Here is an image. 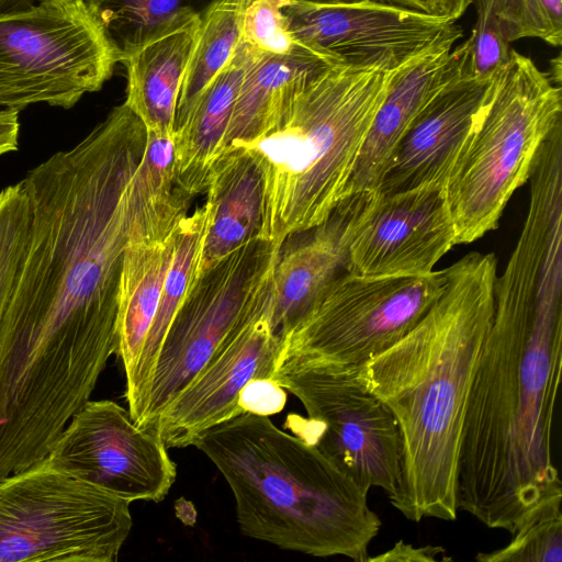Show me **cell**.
I'll use <instances>...</instances> for the list:
<instances>
[{"instance_id": "9c48e42d", "label": "cell", "mask_w": 562, "mask_h": 562, "mask_svg": "<svg viewBox=\"0 0 562 562\" xmlns=\"http://www.w3.org/2000/svg\"><path fill=\"white\" fill-rule=\"evenodd\" d=\"M119 56L83 0L0 13V108H72L112 76Z\"/></svg>"}, {"instance_id": "e0dca14e", "label": "cell", "mask_w": 562, "mask_h": 562, "mask_svg": "<svg viewBox=\"0 0 562 562\" xmlns=\"http://www.w3.org/2000/svg\"><path fill=\"white\" fill-rule=\"evenodd\" d=\"M436 45L393 75L371 123L350 176L345 196L373 192L398 142L420 111L450 82L469 71L467 40Z\"/></svg>"}, {"instance_id": "7c38bea8", "label": "cell", "mask_w": 562, "mask_h": 562, "mask_svg": "<svg viewBox=\"0 0 562 562\" xmlns=\"http://www.w3.org/2000/svg\"><path fill=\"white\" fill-rule=\"evenodd\" d=\"M47 459L128 503L162 501L177 476L159 431L139 427L128 409L110 400H89L71 417Z\"/></svg>"}, {"instance_id": "5b68a950", "label": "cell", "mask_w": 562, "mask_h": 562, "mask_svg": "<svg viewBox=\"0 0 562 562\" xmlns=\"http://www.w3.org/2000/svg\"><path fill=\"white\" fill-rule=\"evenodd\" d=\"M396 70L334 66L294 99L274 128L229 145L246 148L262 167L261 239L282 247L330 216Z\"/></svg>"}, {"instance_id": "2e32d148", "label": "cell", "mask_w": 562, "mask_h": 562, "mask_svg": "<svg viewBox=\"0 0 562 562\" xmlns=\"http://www.w3.org/2000/svg\"><path fill=\"white\" fill-rule=\"evenodd\" d=\"M491 80L463 76L436 94L398 142L374 192L448 187L476 132Z\"/></svg>"}, {"instance_id": "f546056e", "label": "cell", "mask_w": 562, "mask_h": 562, "mask_svg": "<svg viewBox=\"0 0 562 562\" xmlns=\"http://www.w3.org/2000/svg\"><path fill=\"white\" fill-rule=\"evenodd\" d=\"M32 207L22 180L0 192V325L26 248Z\"/></svg>"}, {"instance_id": "d590c367", "label": "cell", "mask_w": 562, "mask_h": 562, "mask_svg": "<svg viewBox=\"0 0 562 562\" xmlns=\"http://www.w3.org/2000/svg\"><path fill=\"white\" fill-rule=\"evenodd\" d=\"M471 3L472 0H437V16L457 22Z\"/></svg>"}, {"instance_id": "83f0119b", "label": "cell", "mask_w": 562, "mask_h": 562, "mask_svg": "<svg viewBox=\"0 0 562 562\" xmlns=\"http://www.w3.org/2000/svg\"><path fill=\"white\" fill-rule=\"evenodd\" d=\"M251 0H218L201 18L195 43L179 91L175 130L199 97L233 57L241 41V21Z\"/></svg>"}, {"instance_id": "74e56055", "label": "cell", "mask_w": 562, "mask_h": 562, "mask_svg": "<svg viewBox=\"0 0 562 562\" xmlns=\"http://www.w3.org/2000/svg\"><path fill=\"white\" fill-rule=\"evenodd\" d=\"M367 0H290L291 3L312 4V5H336L357 3Z\"/></svg>"}, {"instance_id": "3957f363", "label": "cell", "mask_w": 562, "mask_h": 562, "mask_svg": "<svg viewBox=\"0 0 562 562\" xmlns=\"http://www.w3.org/2000/svg\"><path fill=\"white\" fill-rule=\"evenodd\" d=\"M446 273L445 291L418 324L356 369L396 420L402 483L391 504L416 522L458 516L462 428L494 312L497 260L470 252Z\"/></svg>"}, {"instance_id": "8d00e7d4", "label": "cell", "mask_w": 562, "mask_h": 562, "mask_svg": "<svg viewBox=\"0 0 562 562\" xmlns=\"http://www.w3.org/2000/svg\"><path fill=\"white\" fill-rule=\"evenodd\" d=\"M76 0H0V13L24 9L40 3H61Z\"/></svg>"}, {"instance_id": "4fadbf2b", "label": "cell", "mask_w": 562, "mask_h": 562, "mask_svg": "<svg viewBox=\"0 0 562 562\" xmlns=\"http://www.w3.org/2000/svg\"><path fill=\"white\" fill-rule=\"evenodd\" d=\"M293 41L334 65L395 70L462 29L448 19L371 0L336 5L290 3L283 8Z\"/></svg>"}, {"instance_id": "ba28073f", "label": "cell", "mask_w": 562, "mask_h": 562, "mask_svg": "<svg viewBox=\"0 0 562 562\" xmlns=\"http://www.w3.org/2000/svg\"><path fill=\"white\" fill-rule=\"evenodd\" d=\"M446 284V269L422 276L346 272L280 339L271 376L296 369H357L409 333Z\"/></svg>"}, {"instance_id": "6da1fadb", "label": "cell", "mask_w": 562, "mask_h": 562, "mask_svg": "<svg viewBox=\"0 0 562 562\" xmlns=\"http://www.w3.org/2000/svg\"><path fill=\"white\" fill-rule=\"evenodd\" d=\"M146 127L123 102L22 180L29 239L0 325V431L53 442L117 344L128 199Z\"/></svg>"}, {"instance_id": "52a82bcc", "label": "cell", "mask_w": 562, "mask_h": 562, "mask_svg": "<svg viewBox=\"0 0 562 562\" xmlns=\"http://www.w3.org/2000/svg\"><path fill=\"white\" fill-rule=\"evenodd\" d=\"M130 504L45 458L0 480V562H113Z\"/></svg>"}, {"instance_id": "277c9868", "label": "cell", "mask_w": 562, "mask_h": 562, "mask_svg": "<svg viewBox=\"0 0 562 562\" xmlns=\"http://www.w3.org/2000/svg\"><path fill=\"white\" fill-rule=\"evenodd\" d=\"M193 446L227 482L244 536L313 557L368 558L381 528L368 492L311 442L241 413Z\"/></svg>"}, {"instance_id": "cb8c5ba5", "label": "cell", "mask_w": 562, "mask_h": 562, "mask_svg": "<svg viewBox=\"0 0 562 562\" xmlns=\"http://www.w3.org/2000/svg\"><path fill=\"white\" fill-rule=\"evenodd\" d=\"M190 199L176 177L175 135L146 130V145L131 183L127 244L170 237L187 216Z\"/></svg>"}, {"instance_id": "44dd1931", "label": "cell", "mask_w": 562, "mask_h": 562, "mask_svg": "<svg viewBox=\"0 0 562 562\" xmlns=\"http://www.w3.org/2000/svg\"><path fill=\"white\" fill-rule=\"evenodd\" d=\"M212 218L200 271L255 238L265 215V173L254 155L228 146L213 164L207 182Z\"/></svg>"}, {"instance_id": "1f68e13d", "label": "cell", "mask_w": 562, "mask_h": 562, "mask_svg": "<svg viewBox=\"0 0 562 562\" xmlns=\"http://www.w3.org/2000/svg\"><path fill=\"white\" fill-rule=\"evenodd\" d=\"M286 398L285 390L273 379L257 378L240 391L238 407L241 413L270 417L284 408Z\"/></svg>"}, {"instance_id": "9a60e30c", "label": "cell", "mask_w": 562, "mask_h": 562, "mask_svg": "<svg viewBox=\"0 0 562 562\" xmlns=\"http://www.w3.org/2000/svg\"><path fill=\"white\" fill-rule=\"evenodd\" d=\"M457 244L447 187L429 183L391 194L371 192L348 244V271L422 276Z\"/></svg>"}, {"instance_id": "7402d4cb", "label": "cell", "mask_w": 562, "mask_h": 562, "mask_svg": "<svg viewBox=\"0 0 562 562\" xmlns=\"http://www.w3.org/2000/svg\"><path fill=\"white\" fill-rule=\"evenodd\" d=\"M199 24L200 20L158 37L121 61L127 77L124 103L147 131L175 135L178 95Z\"/></svg>"}, {"instance_id": "603a6c76", "label": "cell", "mask_w": 562, "mask_h": 562, "mask_svg": "<svg viewBox=\"0 0 562 562\" xmlns=\"http://www.w3.org/2000/svg\"><path fill=\"white\" fill-rule=\"evenodd\" d=\"M211 218V205L206 202L193 214L187 215L176 229L175 254L164 280L158 308L134 374L125 383L127 409L137 425L145 412L154 367L164 338L199 276Z\"/></svg>"}, {"instance_id": "836d02e7", "label": "cell", "mask_w": 562, "mask_h": 562, "mask_svg": "<svg viewBox=\"0 0 562 562\" xmlns=\"http://www.w3.org/2000/svg\"><path fill=\"white\" fill-rule=\"evenodd\" d=\"M19 110L0 108V155L15 151L19 147Z\"/></svg>"}, {"instance_id": "4316f807", "label": "cell", "mask_w": 562, "mask_h": 562, "mask_svg": "<svg viewBox=\"0 0 562 562\" xmlns=\"http://www.w3.org/2000/svg\"><path fill=\"white\" fill-rule=\"evenodd\" d=\"M218 0H83L120 63L145 44L201 20Z\"/></svg>"}, {"instance_id": "f35d334b", "label": "cell", "mask_w": 562, "mask_h": 562, "mask_svg": "<svg viewBox=\"0 0 562 562\" xmlns=\"http://www.w3.org/2000/svg\"><path fill=\"white\" fill-rule=\"evenodd\" d=\"M550 65H551L550 72H547L550 80L554 85L561 86V77H562L561 55L559 54L555 58L551 59Z\"/></svg>"}, {"instance_id": "8992f818", "label": "cell", "mask_w": 562, "mask_h": 562, "mask_svg": "<svg viewBox=\"0 0 562 562\" xmlns=\"http://www.w3.org/2000/svg\"><path fill=\"white\" fill-rule=\"evenodd\" d=\"M561 114V86L512 49L492 77L476 132L447 187L457 244H470L497 227Z\"/></svg>"}, {"instance_id": "ac0fdd59", "label": "cell", "mask_w": 562, "mask_h": 562, "mask_svg": "<svg viewBox=\"0 0 562 562\" xmlns=\"http://www.w3.org/2000/svg\"><path fill=\"white\" fill-rule=\"evenodd\" d=\"M370 193L345 196L324 223L280 249L273 270V325L280 339L348 272V244Z\"/></svg>"}, {"instance_id": "5bb4252c", "label": "cell", "mask_w": 562, "mask_h": 562, "mask_svg": "<svg viewBox=\"0 0 562 562\" xmlns=\"http://www.w3.org/2000/svg\"><path fill=\"white\" fill-rule=\"evenodd\" d=\"M274 266L246 318L160 415L155 429L167 448L193 446L205 430L241 414L243 387L271 376L280 347L273 325Z\"/></svg>"}, {"instance_id": "7a4b0ae2", "label": "cell", "mask_w": 562, "mask_h": 562, "mask_svg": "<svg viewBox=\"0 0 562 562\" xmlns=\"http://www.w3.org/2000/svg\"><path fill=\"white\" fill-rule=\"evenodd\" d=\"M562 368V254L518 241L501 278L462 428L458 502L512 532L542 499L562 494L552 424Z\"/></svg>"}, {"instance_id": "484cf974", "label": "cell", "mask_w": 562, "mask_h": 562, "mask_svg": "<svg viewBox=\"0 0 562 562\" xmlns=\"http://www.w3.org/2000/svg\"><path fill=\"white\" fill-rule=\"evenodd\" d=\"M476 19L467 38L473 68L490 74L509 58L524 37L562 45V0H472Z\"/></svg>"}, {"instance_id": "4dcf8cb0", "label": "cell", "mask_w": 562, "mask_h": 562, "mask_svg": "<svg viewBox=\"0 0 562 562\" xmlns=\"http://www.w3.org/2000/svg\"><path fill=\"white\" fill-rule=\"evenodd\" d=\"M290 0H251L241 21V40L262 53L285 54L294 46L283 8Z\"/></svg>"}, {"instance_id": "d6986e66", "label": "cell", "mask_w": 562, "mask_h": 562, "mask_svg": "<svg viewBox=\"0 0 562 562\" xmlns=\"http://www.w3.org/2000/svg\"><path fill=\"white\" fill-rule=\"evenodd\" d=\"M255 54L256 49L241 40L186 121L175 130L177 183L190 200L206 191L211 168L226 148L240 85Z\"/></svg>"}, {"instance_id": "d6a6232c", "label": "cell", "mask_w": 562, "mask_h": 562, "mask_svg": "<svg viewBox=\"0 0 562 562\" xmlns=\"http://www.w3.org/2000/svg\"><path fill=\"white\" fill-rule=\"evenodd\" d=\"M446 551L438 546L414 547L405 543L403 540L397 541L390 550L375 557H368L367 562H434L442 560L439 555L445 557Z\"/></svg>"}, {"instance_id": "30bf717a", "label": "cell", "mask_w": 562, "mask_h": 562, "mask_svg": "<svg viewBox=\"0 0 562 562\" xmlns=\"http://www.w3.org/2000/svg\"><path fill=\"white\" fill-rule=\"evenodd\" d=\"M302 403L307 418L289 416L295 436L311 442L366 492L382 488L392 502L402 483V445L387 406L356 369H296L271 376Z\"/></svg>"}, {"instance_id": "8fae6325", "label": "cell", "mask_w": 562, "mask_h": 562, "mask_svg": "<svg viewBox=\"0 0 562 562\" xmlns=\"http://www.w3.org/2000/svg\"><path fill=\"white\" fill-rule=\"evenodd\" d=\"M280 249L255 238L199 272L164 338L139 427H156L166 407L246 318Z\"/></svg>"}, {"instance_id": "e575fe53", "label": "cell", "mask_w": 562, "mask_h": 562, "mask_svg": "<svg viewBox=\"0 0 562 562\" xmlns=\"http://www.w3.org/2000/svg\"><path fill=\"white\" fill-rule=\"evenodd\" d=\"M419 14L437 16V0H371Z\"/></svg>"}, {"instance_id": "d4e9b609", "label": "cell", "mask_w": 562, "mask_h": 562, "mask_svg": "<svg viewBox=\"0 0 562 562\" xmlns=\"http://www.w3.org/2000/svg\"><path fill=\"white\" fill-rule=\"evenodd\" d=\"M176 246L175 233L160 243L127 244L117 311V344L126 383L131 381L156 315Z\"/></svg>"}, {"instance_id": "ffe728a7", "label": "cell", "mask_w": 562, "mask_h": 562, "mask_svg": "<svg viewBox=\"0 0 562 562\" xmlns=\"http://www.w3.org/2000/svg\"><path fill=\"white\" fill-rule=\"evenodd\" d=\"M338 66L295 43L285 54L256 49L238 92L226 147L274 128L294 99L329 68Z\"/></svg>"}, {"instance_id": "f1b7e54d", "label": "cell", "mask_w": 562, "mask_h": 562, "mask_svg": "<svg viewBox=\"0 0 562 562\" xmlns=\"http://www.w3.org/2000/svg\"><path fill=\"white\" fill-rule=\"evenodd\" d=\"M562 494L551 495L528 512L510 532V542L493 552L479 553L481 562H561Z\"/></svg>"}]
</instances>
